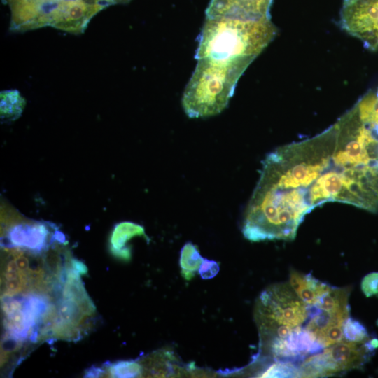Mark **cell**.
Returning <instances> with one entry per match:
<instances>
[{
    "mask_svg": "<svg viewBox=\"0 0 378 378\" xmlns=\"http://www.w3.org/2000/svg\"><path fill=\"white\" fill-rule=\"evenodd\" d=\"M271 171L284 209L298 220L328 202L363 207V176L337 143L332 126L312 138L275 149Z\"/></svg>",
    "mask_w": 378,
    "mask_h": 378,
    "instance_id": "obj_1",
    "label": "cell"
},
{
    "mask_svg": "<svg viewBox=\"0 0 378 378\" xmlns=\"http://www.w3.org/2000/svg\"><path fill=\"white\" fill-rule=\"evenodd\" d=\"M197 60L182 98L184 111L195 118L213 116L225 109L239 78L254 59L203 57Z\"/></svg>",
    "mask_w": 378,
    "mask_h": 378,
    "instance_id": "obj_2",
    "label": "cell"
},
{
    "mask_svg": "<svg viewBox=\"0 0 378 378\" xmlns=\"http://www.w3.org/2000/svg\"><path fill=\"white\" fill-rule=\"evenodd\" d=\"M276 33V27L270 17L206 18L199 36L195 58L250 57L255 59Z\"/></svg>",
    "mask_w": 378,
    "mask_h": 378,
    "instance_id": "obj_3",
    "label": "cell"
},
{
    "mask_svg": "<svg viewBox=\"0 0 378 378\" xmlns=\"http://www.w3.org/2000/svg\"><path fill=\"white\" fill-rule=\"evenodd\" d=\"M10 11L9 30L23 32L45 27L83 34L103 7L85 0H2Z\"/></svg>",
    "mask_w": 378,
    "mask_h": 378,
    "instance_id": "obj_4",
    "label": "cell"
},
{
    "mask_svg": "<svg viewBox=\"0 0 378 378\" xmlns=\"http://www.w3.org/2000/svg\"><path fill=\"white\" fill-rule=\"evenodd\" d=\"M312 306L302 302L289 284L268 287L259 296L255 311L258 331L278 326L295 328L307 321Z\"/></svg>",
    "mask_w": 378,
    "mask_h": 378,
    "instance_id": "obj_5",
    "label": "cell"
},
{
    "mask_svg": "<svg viewBox=\"0 0 378 378\" xmlns=\"http://www.w3.org/2000/svg\"><path fill=\"white\" fill-rule=\"evenodd\" d=\"M378 347V340L361 343L341 341L304 359L299 366L300 377H318L361 368Z\"/></svg>",
    "mask_w": 378,
    "mask_h": 378,
    "instance_id": "obj_6",
    "label": "cell"
},
{
    "mask_svg": "<svg viewBox=\"0 0 378 378\" xmlns=\"http://www.w3.org/2000/svg\"><path fill=\"white\" fill-rule=\"evenodd\" d=\"M52 224L25 218L4 230L3 245L23 248L31 253H39L56 241Z\"/></svg>",
    "mask_w": 378,
    "mask_h": 378,
    "instance_id": "obj_7",
    "label": "cell"
},
{
    "mask_svg": "<svg viewBox=\"0 0 378 378\" xmlns=\"http://www.w3.org/2000/svg\"><path fill=\"white\" fill-rule=\"evenodd\" d=\"M148 239L143 226L132 222H122L115 225L110 237V251L113 255L123 261L131 259V248L127 242L134 237Z\"/></svg>",
    "mask_w": 378,
    "mask_h": 378,
    "instance_id": "obj_8",
    "label": "cell"
},
{
    "mask_svg": "<svg viewBox=\"0 0 378 378\" xmlns=\"http://www.w3.org/2000/svg\"><path fill=\"white\" fill-rule=\"evenodd\" d=\"M289 284L299 298L309 306H313L331 286L310 274L294 270L290 271Z\"/></svg>",
    "mask_w": 378,
    "mask_h": 378,
    "instance_id": "obj_9",
    "label": "cell"
},
{
    "mask_svg": "<svg viewBox=\"0 0 378 378\" xmlns=\"http://www.w3.org/2000/svg\"><path fill=\"white\" fill-rule=\"evenodd\" d=\"M349 293L350 288L330 286L313 306L333 316L345 320L349 314Z\"/></svg>",
    "mask_w": 378,
    "mask_h": 378,
    "instance_id": "obj_10",
    "label": "cell"
},
{
    "mask_svg": "<svg viewBox=\"0 0 378 378\" xmlns=\"http://www.w3.org/2000/svg\"><path fill=\"white\" fill-rule=\"evenodd\" d=\"M26 100L17 90H3L0 93V117L1 122H11L22 115Z\"/></svg>",
    "mask_w": 378,
    "mask_h": 378,
    "instance_id": "obj_11",
    "label": "cell"
},
{
    "mask_svg": "<svg viewBox=\"0 0 378 378\" xmlns=\"http://www.w3.org/2000/svg\"><path fill=\"white\" fill-rule=\"evenodd\" d=\"M203 260L195 245L190 241L184 244L181 251L179 263L185 280L190 281L194 277Z\"/></svg>",
    "mask_w": 378,
    "mask_h": 378,
    "instance_id": "obj_12",
    "label": "cell"
},
{
    "mask_svg": "<svg viewBox=\"0 0 378 378\" xmlns=\"http://www.w3.org/2000/svg\"><path fill=\"white\" fill-rule=\"evenodd\" d=\"M259 377H300L299 366L293 363L275 361L268 366Z\"/></svg>",
    "mask_w": 378,
    "mask_h": 378,
    "instance_id": "obj_13",
    "label": "cell"
},
{
    "mask_svg": "<svg viewBox=\"0 0 378 378\" xmlns=\"http://www.w3.org/2000/svg\"><path fill=\"white\" fill-rule=\"evenodd\" d=\"M342 332L344 340L347 342L361 343L370 339L365 326L349 316L343 323Z\"/></svg>",
    "mask_w": 378,
    "mask_h": 378,
    "instance_id": "obj_14",
    "label": "cell"
},
{
    "mask_svg": "<svg viewBox=\"0 0 378 378\" xmlns=\"http://www.w3.org/2000/svg\"><path fill=\"white\" fill-rule=\"evenodd\" d=\"M109 377H136L142 374V366L133 360H121L108 366Z\"/></svg>",
    "mask_w": 378,
    "mask_h": 378,
    "instance_id": "obj_15",
    "label": "cell"
},
{
    "mask_svg": "<svg viewBox=\"0 0 378 378\" xmlns=\"http://www.w3.org/2000/svg\"><path fill=\"white\" fill-rule=\"evenodd\" d=\"M361 289L366 297L378 296V272H372L364 276Z\"/></svg>",
    "mask_w": 378,
    "mask_h": 378,
    "instance_id": "obj_16",
    "label": "cell"
},
{
    "mask_svg": "<svg viewBox=\"0 0 378 378\" xmlns=\"http://www.w3.org/2000/svg\"><path fill=\"white\" fill-rule=\"evenodd\" d=\"M219 270L217 262L204 258L198 272L202 279H211L217 275Z\"/></svg>",
    "mask_w": 378,
    "mask_h": 378,
    "instance_id": "obj_17",
    "label": "cell"
},
{
    "mask_svg": "<svg viewBox=\"0 0 378 378\" xmlns=\"http://www.w3.org/2000/svg\"><path fill=\"white\" fill-rule=\"evenodd\" d=\"M70 267L80 273L85 275L88 273L87 267L80 260L71 258Z\"/></svg>",
    "mask_w": 378,
    "mask_h": 378,
    "instance_id": "obj_18",
    "label": "cell"
},
{
    "mask_svg": "<svg viewBox=\"0 0 378 378\" xmlns=\"http://www.w3.org/2000/svg\"><path fill=\"white\" fill-rule=\"evenodd\" d=\"M88 2L100 6L104 8L115 4L122 3V0H85Z\"/></svg>",
    "mask_w": 378,
    "mask_h": 378,
    "instance_id": "obj_19",
    "label": "cell"
},
{
    "mask_svg": "<svg viewBox=\"0 0 378 378\" xmlns=\"http://www.w3.org/2000/svg\"><path fill=\"white\" fill-rule=\"evenodd\" d=\"M130 0H122V3H126V2H128Z\"/></svg>",
    "mask_w": 378,
    "mask_h": 378,
    "instance_id": "obj_20",
    "label": "cell"
}]
</instances>
